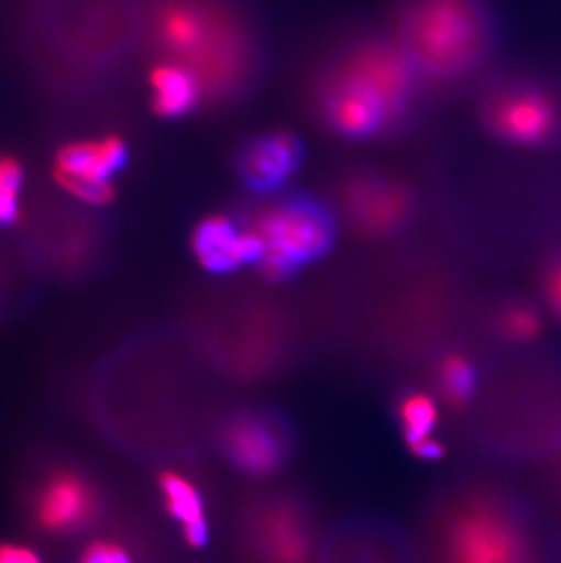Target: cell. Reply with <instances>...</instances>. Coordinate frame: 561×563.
I'll list each match as a JSON object with an SVG mask.
<instances>
[{
  "label": "cell",
  "instance_id": "18",
  "mask_svg": "<svg viewBox=\"0 0 561 563\" xmlns=\"http://www.w3.org/2000/svg\"><path fill=\"white\" fill-rule=\"evenodd\" d=\"M441 383L452 404H463L474 388V371L471 363L460 356L447 357L441 365Z\"/></svg>",
  "mask_w": 561,
  "mask_h": 563
},
{
  "label": "cell",
  "instance_id": "19",
  "mask_svg": "<svg viewBox=\"0 0 561 563\" xmlns=\"http://www.w3.org/2000/svg\"><path fill=\"white\" fill-rule=\"evenodd\" d=\"M504 332L516 341L535 340L540 334L541 321L538 313L529 309L508 310L502 321Z\"/></svg>",
  "mask_w": 561,
  "mask_h": 563
},
{
  "label": "cell",
  "instance_id": "2",
  "mask_svg": "<svg viewBox=\"0 0 561 563\" xmlns=\"http://www.w3.org/2000/svg\"><path fill=\"white\" fill-rule=\"evenodd\" d=\"M388 35L425 85H458L493 63L502 24L491 0H397Z\"/></svg>",
  "mask_w": 561,
  "mask_h": 563
},
{
  "label": "cell",
  "instance_id": "20",
  "mask_svg": "<svg viewBox=\"0 0 561 563\" xmlns=\"http://www.w3.org/2000/svg\"><path fill=\"white\" fill-rule=\"evenodd\" d=\"M0 563H41L37 554L21 545H0Z\"/></svg>",
  "mask_w": 561,
  "mask_h": 563
},
{
  "label": "cell",
  "instance_id": "17",
  "mask_svg": "<svg viewBox=\"0 0 561 563\" xmlns=\"http://www.w3.org/2000/svg\"><path fill=\"white\" fill-rule=\"evenodd\" d=\"M21 165L13 159H0V224H10L19 218L21 196Z\"/></svg>",
  "mask_w": 561,
  "mask_h": 563
},
{
  "label": "cell",
  "instance_id": "11",
  "mask_svg": "<svg viewBox=\"0 0 561 563\" xmlns=\"http://www.w3.org/2000/svg\"><path fill=\"white\" fill-rule=\"evenodd\" d=\"M94 507L90 487L82 479L64 474L52 479L38 498V520L52 531H68L90 520Z\"/></svg>",
  "mask_w": 561,
  "mask_h": 563
},
{
  "label": "cell",
  "instance_id": "8",
  "mask_svg": "<svg viewBox=\"0 0 561 563\" xmlns=\"http://www.w3.org/2000/svg\"><path fill=\"white\" fill-rule=\"evenodd\" d=\"M127 157L121 139L69 144L58 154L55 174L58 183L82 201L108 202L113 196L110 177L121 170Z\"/></svg>",
  "mask_w": 561,
  "mask_h": 563
},
{
  "label": "cell",
  "instance_id": "10",
  "mask_svg": "<svg viewBox=\"0 0 561 563\" xmlns=\"http://www.w3.org/2000/svg\"><path fill=\"white\" fill-rule=\"evenodd\" d=\"M191 246L196 257L213 274L232 272L239 266L260 265L263 243L254 230L243 229L227 216H210L197 224Z\"/></svg>",
  "mask_w": 561,
  "mask_h": 563
},
{
  "label": "cell",
  "instance_id": "16",
  "mask_svg": "<svg viewBox=\"0 0 561 563\" xmlns=\"http://www.w3.org/2000/svg\"><path fill=\"white\" fill-rule=\"evenodd\" d=\"M402 420L408 443L413 445L416 441L430 438L429 434L438 421V409L432 399L424 394H414L403 401Z\"/></svg>",
  "mask_w": 561,
  "mask_h": 563
},
{
  "label": "cell",
  "instance_id": "13",
  "mask_svg": "<svg viewBox=\"0 0 561 563\" xmlns=\"http://www.w3.org/2000/svg\"><path fill=\"white\" fill-rule=\"evenodd\" d=\"M155 112L163 118H183L207 97L202 82L185 64L165 63L152 71Z\"/></svg>",
  "mask_w": 561,
  "mask_h": 563
},
{
  "label": "cell",
  "instance_id": "1",
  "mask_svg": "<svg viewBox=\"0 0 561 563\" xmlns=\"http://www.w3.org/2000/svg\"><path fill=\"white\" fill-rule=\"evenodd\" d=\"M424 85L388 33L361 37L327 63L316 86V104L339 137L371 141L399 128Z\"/></svg>",
  "mask_w": 561,
  "mask_h": 563
},
{
  "label": "cell",
  "instance_id": "23",
  "mask_svg": "<svg viewBox=\"0 0 561 563\" xmlns=\"http://www.w3.org/2000/svg\"><path fill=\"white\" fill-rule=\"evenodd\" d=\"M549 296L558 312L561 313V261L552 268L549 276Z\"/></svg>",
  "mask_w": 561,
  "mask_h": 563
},
{
  "label": "cell",
  "instance_id": "4",
  "mask_svg": "<svg viewBox=\"0 0 561 563\" xmlns=\"http://www.w3.org/2000/svg\"><path fill=\"white\" fill-rule=\"evenodd\" d=\"M266 199L250 224L263 243L260 265L266 276L280 279L332 249L338 221L329 202L290 188Z\"/></svg>",
  "mask_w": 561,
  "mask_h": 563
},
{
  "label": "cell",
  "instance_id": "24",
  "mask_svg": "<svg viewBox=\"0 0 561 563\" xmlns=\"http://www.w3.org/2000/svg\"><path fill=\"white\" fill-rule=\"evenodd\" d=\"M110 563H132L128 559V554L124 553V549L112 545V553H110Z\"/></svg>",
  "mask_w": 561,
  "mask_h": 563
},
{
  "label": "cell",
  "instance_id": "21",
  "mask_svg": "<svg viewBox=\"0 0 561 563\" xmlns=\"http://www.w3.org/2000/svg\"><path fill=\"white\" fill-rule=\"evenodd\" d=\"M410 446H413V451L416 452L419 457H425V460H438V457L443 454V449H441L440 443H436V441L430 440V438L416 441V443H413Z\"/></svg>",
  "mask_w": 561,
  "mask_h": 563
},
{
  "label": "cell",
  "instance_id": "9",
  "mask_svg": "<svg viewBox=\"0 0 561 563\" xmlns=\"http://www.w3.org/2000/svg\"><path fill=\"white\" fill-rule=\"evenodd\" d=\"M452 551L458 563H527L516 527L496 510H466L454 523Z\"/></svg>",
  "mask_w": 561,
  "mask_h": 563
},
{
  "label": "cell",
  "instance_id": "15",
  "mask_svg": "<svg viewBox=\"0 0 561 563\" xmlns=\"http://www.w3.org/2000/svg\"><path fill=\"white\" fill-rule=\"evenodd\" d=\"M169 512L183 521L190 545L199 548L208 540V526L202 515V500L196 487L180 474L168 473L161 479Z\"/></svg>",
  "mask_w": 561,
  "mask_h": 563
},
{
  "label": "cell",
  "instance_id": "22",
  "mask_svg": "<svg viewBox=\"0 0 561 563\" xmlns=\"http://www.w3.org/2000/svg\"><path fill=\"white\" fill-rule=\"evenodd\" d=\"M110 553H112V543H96L86 551L80 563H110Z\"/></svg>",
  "mask_w": 561,
  "mask_h": 563
},
{
  "label": "cell",
  "instance_id": "7",
  "mask_svg": "<svg viewBox=\"0 0 561 563\" xmlns=\"http://www.w3.org/2000/svg\"><path fill=\"white\" fill-rule=\"evenodd\" d=\"M343 207L361 230L387 234L410 218L414 197L396 177L377 170H358L344 181Z\"/></svg>",
  "mask_w": 561,
  "mask_h": 563
},
{
  "label": "cell",
  "instance_id": "3",
  "mask_svg": "<svg viewBox=\"0 0 561 563\" xmlns=\"http://www.w3.org/2000/svg\"><path fill=\"white\" fill-rule=\"evenodd\" d=\"M161 38L175 63L201 79L207 97L243 99L265 69V52L249 16L232 5L185 0L161 16Z\"/></svg>",
  "mask_w": 561,
  "mask_h": 563
},
{
  "label": "cell",
  "instance_id": "12",
  "mask_svg": "<svg viewBox=\"0 0 561 563\" xmlns=\"http://www.w3.org/2000/svg\"><path fill=\"white\" fill-rule=\"evenodd\" d=\"M227 451L250 474H268L283 460V443L263 420H239L227 432Z\"/></svg>",
  "mask_w": 561,
  "mask_h": 563
},
{
  "label": "cell",
  "instance_id": "5",
  "mask_svg": "<svg viewBox=\"0 0 561 563\" xmlns=\"http://www.w3.org/2000/svg\"><path fill=\"white\" fill-rule=\"evenodd\" d=\"M477 121L499 143L547 148L561 143V91L527 75H504L483 88Z\"/></svg>",
  "mask_w": 561,
  "mask_h": 563
},
{
  "label": "cell",
  "instance_id": "6",
  "mask_svg": "<svg viewBox=\"0 0 561 563\" xmlns=\"http://www.w3.org/2000/svg\"><path fill=\"white\" fill-rule=\"evenodd\" d=\"M305 157V144L296 133L268 130L239 144L233 170L244 188L255 196L271 197L290 187Z\"/></svg>",
  "mask_w": 561,
  "mask_h": 563
},
{
  "label": "cell",
  "instance_id": "14",
  "mask_svg": "<svg viewBox=\"0 0 561 563\" xmlns=\"http://www.w3.org/2000/svg\"><path fill=\"white\" fill-rule=\"evenodd\" d=\"M261 540L272 563H307L310 542L294 510L268 512L261 527Z\"/></svg>",
  "mask_w": 561,
  "mask_h": 563
}]
</instances>
